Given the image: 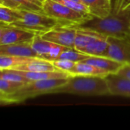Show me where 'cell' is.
Returning a JSON list of instances; mask_svg holds the SVG:
<instances>
[{"mask_svg": "<svg viewBox=\"0 0 130 130\" xmlns=\"http://www.w3.org/2000/svg\"><path fill=\"white\" fill-rule=\"evenodd\" d=\"M70 26L95 31L110 37L123 38L130 34V10L117 11L113 7L111 13L105 18L94 16L79 24Z\"/></svg>", "mask_w": 130, "mask_h": 130, "instance_id": "cell-1", "label": "cell"}, {"mask_svg": "<svg viewBox=\"0 0 130 130\" xmlns=\"http://www.w3.org/2000/svg\"><path fill=\"white\" fill-rule=\"evenodd\" d=\"M50 94H70L79 96L110 95L105 77L72 75L62 85Z\"/></svg>", "mask_w": 130, "mask_h": 130, "instance_id": "cell-2", "label": "cell"}, {"mask_svg": "<svg viewBox=\"0 0 130 130\" xmlns=\"http://www.w3.org/2000/svg\"><path fill=\"white\" fill-rule=\"evenodd\" d=\"M68 78L31 81L28 83L24 84L14 93L6 96L0 97L1 104H18L26 101L28 98L50 94L53 90L65 84Z\"/></svg>", "mask_w": 130, "mask_h": 130, "instance_id": "cell-3", "label": "cell"}, {"mask_svg": "<svg viewBox=\"0 0 130 130\" xmlns=\"http://www.w3.org/2000/svg\"><path fill=\"white\" fill-rule=\"evenodd\" d=\"M20 11L21 13V18L8 25L30 30L37 34L42 35L61 24L57 20L42 11L25 10H20Z\"/></svg>", "mask_w": 130, "mask_h": 130, "instance_id": "cell-4", "label": "cell"}, {"mask_svg": "<svg viewBox=\"0 0 130 130\" xmlns=\"http://www.w3.org/2000/svg\"><path fill=\"white\" fill-rule=\"evenodd\" d=\"M42 8L45 14L57 20L62 25L79 24L94 17L83 14L53 0H44Z\"/></svg>", "mask_w": 130, "mask_h": 130, "instance_id": "cell-5", "label": "cell"}, {"mask_svg": "<svg viewBox=\"0 0 130 130\" xmlns=\"http://www.w3.org/2000/svg\"><path fill=\"white\" fill-rule=\"evenodd\" d=\"M31 46L40 59L50 62L58 59L60 54L67 48H69L48 41L43 39L40 34H37L33 39Z\"/></svg>", "mask_w": 130, "mask_h": 130, "instance_id": "cell-6", "label": "cell"}, {"mask_svg": "<svg viewBox=\"0 0 130 130\" xmlns=\"http://www.w3.org/2000/svg\"><path fill=\"white\" fill-rule=\"evenodd\" d=\"M77 29L70 25L59 24L44 33L41 37L50 42L69 48H74Z\"/></svg>", "mask_w": 130, "mask_h": 130, "instance_id": "cell-7", "label": "cell"}, {"mask_svg": "<svg viewBox=\"0 0 130 130\" xmlns=\"http://www.w3.org/2000/svg\"><path fill=\"white\" fill-rule=\"evenodd\" d=\"M37 34L8 24H0V45L31 42Z\"/></svg>", "mask_w": 130, "mask_h": 130, "instance_id": "cell-8", "label": "cell"}, {"mask_svg": "<svg viewBox=\"0 0 130 130\" xmlns=\"http://www.w3.org/2000/svg\"><path fill=\"white\" fill-rule=\"evenodd\" d=\"M109 49L104 56L130 64V34L123 38L108 37Z\"/></svg>", "mask_w": 130, "mask_h": 130, "instance_id": "cell-9", "label": "cell"}, {"mask_svg": "<svg viewBox=\"0 0 130 130\" xmlns=\"http://www.w3.org/2000/svg\"><path fill=\"white\" fill-rule=\"evenodd\" d=\"M110 95L130 98V79L119 75L118 74H109L105 77Z\"/></svg>", "mask_w": 130, "mask_h": 130, "instance_id": "cell-10", "label": "cell"}, {"mask_svg": "<svg viewBox=\"0 0 130 130\" xmlns=\"http://www.w3.org/2000/svg\"><path fill=\"white\" fill-rule=\"evenodd\" d=\"M31 42L0 45V55L39 58L31 46Z\"/></svg>", "mask_w": 130, "mask_h": 130, "instance_id": "cell-11", "label": "cell"}, {"mask_svg": "<svg viewBox=\"0 0 130 130\" xmlns=\"http://www.w3.org/2000/svg\"><path fill=\"white\" fill-rule=\"evenodd\" d=\"M95 66L109 74H117L121 68L125 65L124 63L116 60L114 59L107 56H89L85 60L82 61Z\"/></svg>", "mask_w": 130, "mask_h": 130, "instance_id": "cell-12", "label": "cell"}, {"mask_svg": "<svg viewBox=\"0 0 130 130\" xmlns=\"http://www.w3.org/2000/svg\"><path fill=\"white\" fill-rule=\"evenodd\" d=\"M88 8L90 13L100 18L108 16L112 11V0H82Z\"/></svg>", "mask_w": 130, "mask_h": 130, "instance_id": "cell-13", "label": "cell"}, {"mask_svg": "<svg viewBox=\"0 0 130 130\" xmlns=\"http://www.w3.org/2000/svg\"><path fill=\"white\" fill-rule=\"evenodd\" d=\"M110 46L108 37L101 35L86 47L82 50V52L91 56H104Z\"/></svg>", "mask_w": 130, "mask_h": 130, "instance_id": "cell-14", "label": "cell"}, {"mask_svg": "<svg viewBox=\"0 0 130 130\" xmlns=\"http://www.w3.org/2000/svg\"><path fill=\"white\" fill-rule=\"evenodd\" d=\"M43 2L39 0H0V5L18 10L42 11Z\"/></svg>", "mask_w": 130, "mask_h": 130, "instance_id": "cell-15", "label": "cell"}, {"mask_svg": "<svg viewBox=\"0 0 130 130\" xmlns=\"http://www.w3.org/2000/svg\"><path fill=\"white\" fill-rule=\"evenodd\" d=\"M14 70V69H13ZM20 74L30 79V81L40 80H50V79H59L69 78L72 75L69 73L62 71H50V72H27L16 70Z\"/></svg>", "mask_w": 130, "mask_h": 130, "instance_id": "cell-16", "label": "cell"}, {"mask_svg": "<svg viewBox=\"0 0 130 130\" xmlns=\"http://www.w3.org/2000/svg\"><path fill=\"white\" fill-rule=\"evenodd\" d=\"M109 73L91 64L78 62L75 64V68L71 72V75H85V76H99L106 77Z\"/></svg>", "mask_w": 130, "mask_h": 130, "instance_id": "cell-17", "label": "cell"}, {"mask_svg": "<svg viewBox=\"0 0 130 130\" xmlns=\"http://www.w3.org/2000/svg\"><path fill=\"white\" fill-rule=\"evenodd\" d=\"M14 70L27 71V72H50V71H59L53 66V62L50 61L44 60L40 58L27 62L26 64L18 66Z\"/></svg>", "mask_w": 130, "mask_h": 130, "instance_id": "cell-18", "label": "cell"}, {"mask_svg": "<svg viewBox=\"0 0 130 130\" xmlns=\"http://www.w3.org/2000/svg\"><path fill=\"white\" fill-rule=\"evenodd\" d=\"M77 32L75 39L74 48L77 50L82 51V49L86 47L90 43L98 38L103 34L92 30H88L80 28H76Z\"/></svg>", "mask_w": 130, "mask_h": 130, "instance_id": "cell-19", "label": "cell"}, {"mask_svg": "<svg viewBox=\"0 0 130 130\" xmlns=\"http://www.w3.org/2000/svg\"><path fill=\"white\" fill-rule=\"evenodd\" d=\"M37 57H23L0 55V70L13 69L18 66L37 59Z\"/></svg>", "mask_w": 130, "mask_h": 130, "instance_id": "cell-20", "label": "cell"}, {"mask_svg": "<svg viewBox=\"0 0 130 130\" xmlns=\"http://www.w3.org/2000/svg\"><path fill=\"white\" fill-rule=\"evenodd\" d=\"M21 18L20 10L0 5V22L2 24H11Z\"/></svg>", "mask_w": 130, "mask_h": 130, "instance_id": "cell-21", "label": "cell"}, {"mask_svg": "<svg viewBox=\"0 0 130 130\" xmlns=\"http://www.w3.org/2000/svg\"><path fill=\"white\" fill-rule=\"evenodd\" d=\"M89 55L84 53L82 51L77 50L75 48H67L66 50H64L59 56L58 59H68L70 61H73L75 62H82L85 60V59L88 58Z\"/></svg>", "mask_w": 130, "mask_h": 130, "instance_id": "cell-22", "label": "cell"}, {"mask_svg": "<svg viewBox=\"0 0 130 130\" xmlns=\"http://www.w3.org/2000/svg\"><path fill=\"white\" fill-rule=\"evenodd\" d=\"M0 78L15 82H20V83H28L31 82L30 79L27 78L21 74H20L18 71L13 70V69H2L1 70L0 73Z\"/></svg>", "mask_w": 130, "mask_h": 130, "instance_id": "cell-23", "label": "cell"}, {"mask_svg": "<svg viewBox=\"0 0 130 130\" xmlns=\"http://www.w3.org/2000/svg\"><path fill=\"white\" fill-rule=\"evenodd\" d=\"M24 83L15 82L3 78H0V97L11 94L16 91Z\"/></svg>", "mask_w": 130, "mask_h": 130, "instance_id": "cell-24", "label": "cell"}, {"mask_svg": "<svg viewBox=\"0 0 130 130\" xmlns=\"http://www.w3.org/2000/svg\"><path fill=\"white\" fill-rule=\"evenodd\" d=\"M57 2H59L78 12H80L83 14L85 15H92L90 13V11L88 8L83 3V2H75V1H71V0H53Z\"/></svg>", "mask_w": 130, "mask_h": 130, "instance_id": "cell-25", "label": "cell"}, {"mask_svg": "<svg viewBox=\"0 0 130 130\" xmlns=\"http://www.w3.org/2000/svg\"><path fill=\"white\" fill-rule=\"evenodd\" d=\"M52 62L57 70L69 73L70 75L76 64L75 62L68 59H56L53 61Z\"/></svg>", "mask_w": 130, "mask_h": 130, "instance_id": "cell-26", "label": "cell"}, {"mask_svg": "<svg viewBox=\"0 0 130 130\" xmlns=\"http://www.w3.org/2000/svg\"><path fill=\"white\" fill-rule=\"evenodd\" d=\"M112 5L117 11L130 10V0H113L112 1Z\"/></svg>", "mask_w": 130, "mask_h": 130, "instance_id": "cell-27", "label": "cell"}, {"mask_svg": "<svg viewBox=\"0 0 130 130\" xmlns=\"http://www.w3.org/2000/svg\"><path fill=\"white\" fill-rule=\"evenodd\" d=\"M117 74L122 77L130 79V64H125Z\"/></svg>", "mask_w": 130, "mask_h": 130, "instance_id": "cell-28", "label": "cell"}, {"mask_svg": "<svg viewBox=\"0 0 130 130\" xmlns=\"http://www.w3.org/2000/svg\"><path fill=\"white\" fill-rule=\"evenodd\" d=\"M71 1H75V2H82V0H71Z\"/></svg>", "mask_w": 130, "mask_h": 130, "instance_id": "cell-29", "label": "cell"}]
</instances>
